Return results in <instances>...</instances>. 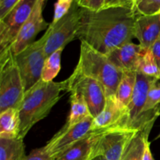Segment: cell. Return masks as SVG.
Here are the masks:
<instances>
[{"mask_svg":"<svg viewBox=\"0 0 160 160\" xmlns=\"http://www.w3.org/2000/svg\"><path fill=\"white\" fill-rule=\"evenodd\" d=\"M159 106H160V82L159 81H156L152 84L151 88H150L149 91H148L145 107H144L143 111H142V115L140 116V117H139L137 123H136L135 127H134V130L136 131V126H137L138 122L139 119L142 117V115H143L144 113L148 112V111L154 110V109L159 108Z\"/></svg>","mask_w":160,"mask_h":160,"instance_id":"cell-24","label":"cell"},{"mask_svg":"<svg viewBox=\"0 0 160 160\" xmlns=\"http://www.w3.org/2000/svg\"><path fill=\"white\" fill-rule=\"evenodd\" d=\"M74 0H57L54 6L52 22H56L66 15L71 8Z\"/></svg>","mask_w":160,"mask_h":160,"instance_id":"cell-26","label":"cell"},{"mask_svg":"<svg viewBox=\"0 0 160 160\" xmlns=\"http://www.w3.org/2000/svg\"><path fill=\"white\" fill-rule=\"evenodd\" d=\"M46 1L47 0L38 1L32 13L19 31L15 42L10 47L15 56L33 43L38 34L49 26L50 23L45 22L42 15L44 5Z\"/></svg>","mask_w":160,"mask_h":160,"instance_id":"cell-10","label":"cell"},{"mask_svg":"<svg viewBox=\"0 0 160 160\" xmlns=\"http://www.w3.org/2000/svg\"><path fill=\"white\" fill-rule=\"evenodd\" d=\"M159 80L150 78L140 72H137L135 88L131 103L127 109V119L125 129L135 131L134 127L142 115L146 102L148 92L152 84Z\"/></svg>","mask_w":160,"mask_h":160,"instance_id":"cell-13","label":"cell"},{"mask_svg":"<svg viewBox=\"0 0 160 160\" xmlns=\"http://www.w3.org/2000/svg\"><path fill=\"white\" fill-rule=\"evenodd\" d=\"M138 71L150 78L160 80V70L156 62L151 49H145L139 60Z\"/></svg>","mask_w":160,"mask_h":160,"instance_id":"cell-23","label":"cell"},{"mask_svg":"<svg viewBox=\"0 0 160 160\" xmlns=\"http://www.w3.org/2000/svg\"><path fill=\"white\" fill-rule=\"evenodd\" d=\"M53 160H55V159H53Z\"/></svg>","mask_w":160,"mask_h":160,"instance_id":"cell-35","label":"cell"},{"mask_svg":"<svg viewBox=\"0 0 160 160\" xmlns=\"http://www.w3.org/2000/svg\"><path fill=\"white\" fill-rule=\"evenodd\" d=\"M67 90L68 79L60 82H45L41 80L25 92L20 108L21 123L19 138H24L38 122L45 118L62 97V92Z\"/></svg>","mask_w":160,"mask_h":160,"instance_id":"cell-2","label":"cell"},{"mask_svg":"<svg viewBox=\"0 0 160 160\" xmlns=\"http://www.w3.org/2000/svg\"><path fill=\"white\" fill-rule=\"evenodd\" d=\"M134 11L137 15L159 14L160 0H134Z\"/></svg>","mask_w":160,"mask_h":160,"instance_id":"cell-25","label":"cell"},{"mask_svg":"<svg viewBox=\"0 0 160 160\" xmlns=\"http://www.w3.org/2000/svg\"><path fill=\"white\" fill-rule=\"evenodd\" d=\"M53 157L48 152L46 146L34 149L23 160H53Z\"/></svg>","mask_w":160,"mask_h":160,"instance_id":"cell-27","label":"cell"},{"mask_svg":"<svg viewBox=\"0 0 160 160\" xmlns=\"http://www.w3.org/2000/svg\"><path fill=\"white\" fill-rule=\"evenodd\" d=\"M138 71H126L117 88L116 98L122 107L128 109L131 103L136 84Z\"/></svg>","mask_w":160,"mask_h":160,"instance_id":"cell-20","label":"cell"},{"mask_svg":"<svg viewBox=\"0 0 160 160\" xmlns=\"http://www.w3.org/2000/svg\"><path fill=\"white\" fill-rule=\"evenodd\" d=\"M142 160H154L152 154L151 148H150V142L148 139H147L146 142H145V151H144Z\"/></svg>","mask_w":160,"mask_h":160,"instance_id":"cell-32","label":"cell"},{"mask_svg":"<svg viewBox=\"0 0 160 160\" xmlns=\"http://www.w3.org/2000/svg\"><path fill=\"white\" fill-rule=\"evenodd\" d=\"M150 132V131H137L127 144L121 160H142L145 142L148 139Z\"/></svg>","mask_w":160,"mask_h":160,"instance_id":"cell-19","label":"cell"},{"mask_svg":"<svg viewBox=\"0 0 160 160\" xmlns=\"http://www.w3.org/2000/svg\"><path fill=\"white\" fill-rule=\"evenodd\" d=\"M70 112L65 125L61 130H67L84 120L86 117L92 116L88 106L84 98L77 92H70Z\"/></svg>","mask_w":160,"mask_h":160,"instance_id":"cell-18","label":"cell"},{"mask_svg":"<svg viewBox=\"0 0 160 160\" xmlns=\"http://www.w3.org/2000/svg\"><path fill=\"white\" fill-rule=\"evenodd\" d=\"M81 19V8L73 1L69 12L56 22H52L45 31L47 40L45 44L46 56L66 47L77 38Z\"/></svg>","mask_w":160,"mask_h":160,"instance_id":"cell-5","label":"cell"},{"mask_svg":"<svg viewBox=\"0 0 160 160\" xmlns=\"http://www.w3.org/2000/svg\"><path fill=\"white\" fill-rule=\"evenodd\" d=\"M127 109L122 107L116 96L108 97L102 112L94 118L92 132L103 133L114 129H125Z\"/></svg>","mask_w":160,"mask_h":160,"instance_id":"cell-12","label":"cell"},{"mask_svg":"<svg viewBox=\"0 0 160 160\" xmlns=\"http://www.w3.org/2000/svg\"><path fill=\"white\" fill-rule=\"evenodd\" d=\"M19 1L20 0H0V20L7 15Z\"/></svg>","mask_w":160,"mask_h":160,"instance_id":"cell-30","label":"cell"},{"mask_svg":"<svg viewBox=\"0 0 160 160\" xmlns=\"http://www.w3.org/2000/svg\"><path fill=\"white\" fill-rule=\"evenodd\" d=\"M134 0H106L102 9L110 7H123L134 10Z\"/></svg>","mask_w":160,"mask_h":160,"instance_id":"cell-29","label":"cell"},{"mask_svg":"<svg viewBox=\"0 0 160 160\" xmlns=\"http://www.w3.org/2000/svg\"><path fill=\"white\" fill-rule=\"evenodd\" d=\"M67 92H77L84 98L93 118L98 117L104 109L107 96L102 85L94 78L73 70L68 78Z\"/></svg>","mask_w":160,"mask_h":160,"instance_id":"cell-7","label":"cell"},{"mask_svg":"<svg viewBox=\"0 0 160 160\" xmlns=\"http://www.w3.org/2000/svg\"><path fill=\"white\" fill-rule=\"evenodd\" d=\"M101 133L91 132L88 135L69 146L54 158L55 160H91Z\"/></svg>","mask_w":160,"mask_h":160,"instance_id":"cell-16","label":"cell"},{"mask_svg":"<svg viewBox=\"0 0 160 160\" xmlns=\"http://www.w3.org/2000/svg\"><path fill=\"white\" fill-rule=\"evenodd\" d=\"M63 51L62 48L52 53L46 58L42 74V81L45 82L53 81L61 69V56Z\"/></svg>","mask_w":160,"mask_h":160,"instance_id":"cell-22","label":"cell"},{"mask_svg":"<svg viewBox=\"0 0 160 160\" xmlns=\"http://www.w3.org/2000/svg\"><path fill=\"white\" fill-rule=\"evenodd\" d=\"M20 123L19 109L9 108L0 112V138H19Z\"/></svg>","mask_w":160,"mask_h":160,"instance_id":"cell-17","label":"cell"},{"mask_svg":"<svg viewBox=\"0 0 160 160\" xmlns=\"http://www.w3.org/2000/svg\"><path fill=\"white\" fill-rule=\"evenodd\" d=\"M77 4L83 9L91 11H98L102 9L106 0H74Z\"/></svg>","mask_w":160,"mask_h":160,"instance_id":"cell-28","label":"cell"},{"mask_svg":"<svg viewBox=\"0 0 160 160\" xmlns=\"http://www.w3.org/2000/svg\"><path fill=\"white\" fill-rule=\"evenodd\" d=\"M150 49H151L152 52L156 62L157 63L158 67H159L160 70V38L153 44V45L151 47Z\"/></svg>","mask_w":160,"mask_h":160,"instance_id":"cell-31","label":"cell"},{"mask_svg":"<svg viewBox=\"0 0 160 160\" xmlns=\"http://www.w3.org/2000/svg\"><path fill=\"white\" fill-rule=\"evenodd\" d=\"M78 63L75 71L98 81L104 88L106 96L116 95L124 72L112 63L107 56L81 41Z\"/></svg>","mask_w":160,"mask_h":160,"instance_id":"cell-3","label":"cell"},{"mask_svg":"<svg viewBox=\"0 0 160 160\" xmlns=\"http://www.w3.org/2000/svg\"><path fill=\"white\" fill-rule=\"evenodd\" d=\"M25 156L23 139L0 138V160H23Z\"/></svg>","mask_w":160,"mask_h":160,"instance_id":"cell-21","label":"cell"},{"mask_svg":"<svg viewBox=\"0 0 160 160\" xmlns=\"http://www.w3.org/2000/svg\"><path fill=\"white\" fill-rule=\"evenodd\" d=\"M136 132L128 129H114L101 133L94 157L102 155L107 160H121L127 144Z\"/></svg>","mask_w":160,"mask_h":160,"instance_id":"cell-9","label":"cell"},{"mask_svg":"<svg viewBox=\"0 0 160 160\" xmlns=\"http://www.w3.org/2000/svg\"><path fill=\"white\" fill-rule=\"evenodd\" d=\"M46 40L45 34L16 56L25 92L42 80V70L47 58L45 52Z\"/></svg>","mask_w":160,"mask_h":160,"instance_id":"cell-6","label":"cell"},{"mask_svg":"<svg viewBox=\"0 0 160 160\" xmlns=\"http://www.w3.org/2000/svg\"><path fill=\"white\" fill-rule=\"evenodd\" d=\"M91 160H107V159H106V158L104 156H102V155H98V156L92 158Z\"/></svg>","mask_w":160,"mask_h":160,"instance_id":"cell-33","label":"cell"},{"mask_svg":"<svg viewBox=\"0 0 160 160\" xmlns=\"http://www.w3.org/2000/svg\"><path fill=\"white\" fill-rule=\"evenodd\" d=\"M134 37L144 48H151L160 38V13L151 16L137 15Z\"/></svg>","mask_w":160,"mask_h":160,"instance_id":"cell-15","label":"cell"},{"mask_svg":"<svg viewBox=\"0 0 160 160\" xmlns=\"http://www.w3.org/2000/svg\"><path fill=\"white\" fill-rule=\"evenodd\" d=\"M145 48L131 42L118 47L107 55L114 66L123 72L138 71L139 60Z\"/></svg>","mask_w":160,"mask_h":160,"instance_id":"cell-14","label":"cell"},{"mask_svg":"<svg viewBox=\"0 0 160 160\" xmlns=\"http://www.w3.org/2000/svg\"><path fill=\"white\" fill-rule=\"evenodd\" d=\"M38 0H20L0 20V52L10 48Z\"/></svg>","mask_w":160,"mask_h":160,"instance_id":"cell-8","label":"cell"},{"mask_svg":"<svg viewBox=\"0 0 160 160\" xmlns=\"http://www.w3.org/2000/svg\"><path fill=\"white\" fill-rule=\"evenodd\" d=\"M25 90L11 48L0 52V112L9 108L20 109Z\"/></svg>","mask_w":160,"mask_h":160,"instance_id":"cell-4","label":"cell"},{"mask_svg":"<svg viewBox=\"0 0 160 160\" xmlns=\"http://www.w3.org/2000/svg\"><path fill=\"white\" fill-rule=\"evenodd\" d=\"M93 120V117L89 116L68 129L60 130L55 134L45 145L53 159L69 146L88 135L92 132Z\"/></svg>","mask_w":160,"mask_h":160,"instance_id":"cell-11","label":"cell"},{"mask_svg":"<svg viewBox=\"0 0 160 160\" xmlns=\"http://www.w3.org/2000/svg\"><path fill=\"white\" fill-rule=\"evenodd\" d=\"M136 18V12L128 8H104L98 11L81 8L77 38L107 56L135 38Z\"/></svg>","mask_w":160,"mask_h":160,"instance_id":"cell-1","label":"cell"},{"mask_svg":"<svg viewBox=\"0 0 160 160\" xmlns=\"http://www.w3.org/2000/svg\"><path fill=\"white\" fill-rule=\"evenodd\" d=\"M158 138H160V133H159V135H158V136H157V137H156V139H158Z\"/></svg>","mask_w":160,"mask_h":160,"instance_id":"cell-34","label":"cell"}]
</instances>
